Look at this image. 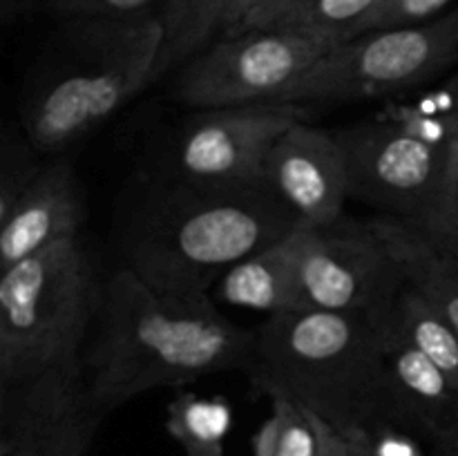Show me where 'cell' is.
Masks as SVG:
<instances>
[{
  "mask_svg": "<svg viewBox=\"0 0 458 456\" xmlns=\"http://www.w3.org/2000/svg\"><path fill=\"white\" fill-rule=\"evenodd\" d=\"M253 353L255 331L228 320L213 298L159 293L121 266L103 291L83 371L98 410L110 414L155 389L249 371Z\"/></svg>",
  "mask_w": 458,
  "mask_h": 456,
  "instance_id": "1",
  "label": "cell"
},
{
  "mask_svg": "<svg viewBox=\"0 0 458 456\" xmlns=\"http://www.w3.org/2000/svg\"><path fill=\"white\" fill-rule=\"evenodd\" d=\"M253 384L344 434L407 420L387 360V325L353 313H280L255 331Z\"/></svg>",
  "mask_w": 458,
  "mask_h": 456,
  "instance_id": "2",
  "label": "cell"
},
{
  "mask_svg": "<svg viewBox=\"0 0 458 456\" xmlns=\"http://www.w3.org/2000/svg\"><path fill=\"white\" fill-rule=\"evenodd\" d=\"M298 226L268 183L210 188L173 179L130 217L123 266L159 293L213 298L228 268Z\"/></svg>",
  "mask_w": 458,
  "mask_h": 456,
  "instance_id": "3",
  "label": "cell"
},
{
  "mask_svg": "<svg viewBox=\"0 0 458 456\" xmlns=\"http://www.w3.org/2000/svg\"><path fill=\"white\" fill-rule=\"evenodd\" d=\"M159 18L92 22L38 70L22 98V134L58 156L159 80Z\"/></svg>",
  "mask_w": 458,
  "mask_h": 456,
  "instance_id": "4",
  "label": "cell"
},
{
  "mask_svg": "<svg viewBox=\"0 0 458 456\" xmlns=\"http://www.w3.org/2000/svg\"><path fill=\"white\" fill-rule=\"evenodd\" d=\"M103 291L81 237L0 271V392L81 369Z\"/></svg>",
  "mask_w": 458,
  "mask_h": 456,
  "instance_id": "5",
  "label": "cell"
},
{
  "mask_svg": "<svg viewBox=\"0 0 458 456\" xmlns=\"http://www.w3.org/2000/svg\"><path fill=\"white\" fill-rule=\"evenodd\" d=\"M458 58V7L423 25L360 34L327 52L277 103L389 97L419 88Z\"/></svg>",
  "mask_w": 458,
  "mask_h": 456,
  "instance_id": "6",
  "label": "cell"
},
{
  "mask_svg": "<svg viewBox=\"0 0 458 456\" xmlns=\"http://www.w3.org/2000/svg\"><path fill=\"white\" fill-rule=\"evenodd\" d=\"M335 45L334 36L307 27L219 36L182 65L174 97L192 110L277 103Z\"/></svg>",
  "mask_w": 458,
  "mask_h": 456,
  "instance_id": "7",
  "label": "cell"
},
{
  "mask_svg": "<svg viewBox=\"0 0 458 456\" xmlns=\"http://www.w3.org/2000/svg\"><path fill=\"white\" fill-rule=\"evenodd\" d=\"M335 134L347 159L349 197L441 235L450 186L447 148L392 121L353 125Z\"/></svg>",
  "mask_w": 458,
  "mask_h": 456,
  "instance_id": "8",
  "label": "cell"
},
{
  "mask_svg": "<svg viewBox=\"0 0 458 456\" xmlns=\"http://www.w3.org/2000/svg\"><path fill=\"white\" fill-rule=\"evenodd\" d=\"M298 284L302 308L387 325L407 280L369 224L343 217L331 226H300Z\"/></svg>",
  "mask_w": 458,
  "mask_h": 456,
  "instance_id": "9",
  "label": "cell"
},
{
  "mask_svg": "<svg viewBox=\"0 0 458 456\" xmlns=\"http://www.w3.org/2000/svg\"><path fill=\"white\" fill-rule=\"evenodd\" d=\"M300 121H307V110L295 103L197 110L174 141L173 179L210 188L267 183L268 155Z\"/></svg>",
  "mask_w": 458,
  "mask_h": 456,
  "instance_id": "10",
  "label": "cell"
},
{
  "mask_svg": "<svg viewBox=\"0 0 458 456\" xmlns=\"http://www.w3.org/2000/svg\"><path fill=\"white\" fill-rule=\"evenodd\" d=\"M0 456H88L106 411L83 367L0 392Z\"/></svg>",
  "mask_w": 458,
  "mask_h": 456,
  "instance_id": "11",
  "label": "cell"
},
{
  "mask_svg": "<svg viewBox=\"0 0 458 456\" xmlns=\"http://www.w3.org/2000/svg\"><path fill=\"white\" fill-rule=\"evenodd\" d=\"M264 182L300 226H331L344 217L349 170L335 132L300 121L286 130L267 161Z\"/></svg>",
  "mask_w": 458,
  "mask_h": 456,
  "instance_id": "12",
  "label": "cell"
},
{
  "mask_svg": "<svg viewBox=\"0 0 458 456\" xmlns=\"http://www.w3.org/2000/svg\"><path fill=\"white\" fill-rule=\"evenodd\" d=\"M83 219V190L74 165L52 156L16 204L0 215V271L81 237Z\"/></svg>",
  "mask_w": 458,
  "mask_h": 456,
  "instance_id": "13",
  "label": "cell"
},
{
  "mask_svg": "<svg viewBox=\"0 0 458 456\" xmlns=\"http://www.w3.org/2000/svg\"><path fill=\"white\" fill-rule=\"evenodd\" d=\"M387 360L403 414L438 456H458V383L387 329Z\"/></svg>",
  "mask_w": 458,
  "mask_h": 456,
  "instance_id": "14",
  "label": "cell"
},
{
  "mask_svg": "<svg viewBox=\"0 0 458 456\" xmlns=\"http://www.w3.org/2000/svg\"><path fill=\"white\" fill-rule=\"evenodd\" d=\"M419 291L458 334V244L405 219L380 215L367 222Z\"/></svg>",
  "mask_w": 458,
  "mask_h": 456,
  "instance_id": "15",
  "label": "cell"
},
{
  "mask_svg": "<svg viewBox=\"0 0 458 456\" xmlns=\"http://www.w3.org/2000/svg\"><path fill=\"white\" fill-rule=\"evenodd\" d=\"M300 226L228 268L215 284L213 300L267 317L300 311Z\"/></svg>",
  "mask_w": 458,
  "mask_h": 456,
  "instance_id": "16",
  "label": "cell"
},
{
  "mask_svg": "<svg viewBox=\"0 0 458 456\" xmlns=\"http://www.w3.org/2000/svg\"><path fill=\"white\" fill-rule=\"evenodd\" d=\"M237 0H168L161 13L164 45L159 79L173 67H182L224 34Z\"/></svg>",
  "mask_w": 458,
  "mask_h": 456,
  "instance_id": "17",
  "label": "cell"
},
{
  "mask_svg": "<svg viewBox=\"0 0 458 456\" xmlns=\"http://www.w3.org/2000/svg\"><path fill=\"white\" fill-rule=\"evenodd\" d=\"M387 329L458 383V334L410 284L403 289L387 320Z\"/></svg>",
  "mask_w": 458,
  "mask_h": 456,
  "instance_id": "18",
  "label": "cell"
},
{
  "mask_svg": "<svg viewBox=\"0 0 458 456\" xmlns=\"http://www.w3.org/2000/svg\"><path fill=\"white\" fill-rule=\"evenodd\" d=\"M233 411L224 398H204L192 392L174 396L165 414V429L186 456H226L224 438Z\"/></svg>",
  "mask_w": 458,
  "mask_h": 456,
  "instance_id": "19",
  "label": "cell"
},
{
  "mask_svg": "<svg viewBox=\"0 0 458 456\" xmlns=\"http://www.w3.org/2000/svg\"><path fill=\"white\" fill-rule=\"evenodd\" d=\"M380 3L383 0H311L273 27H307L344 43L353 38L358 25L376 12Z\"/></svg>",
  "mask_w": 458,
  "mask_h": 456,
  "instance_id": "20",
  "label": "cell"
},
{
  "mask_svg": "<svg viewBox=\"0 0 458 456\" xmlns=\"http://www.w3.org/2000/svg\"><path fill=\"white\" fill-rule=\"evenodd\" d=\"M34 155H40L30 139L22 134V139H4L3 146V168H0V215L7 213L18 197L27 190L36 174L40 173L43 164L34 159Z\"/></svg>",
  "mask_w": 458,
  "mask_h": 456,
  "instance_id": "21",
  "label": "cell"
},
{
  "mask_svg": "<svg viewBox=\"0 0 458 456\" xmlns=\"http://www.w3.org/2000/svg\"><path fill=\"white\" fill-rule=\"evenodd\" d=\"M271 405L280 411L282 418L276 456H318L320 436L316 416L289 398H271Z\"/></svg>",
  "mask_w": 458,
  "mask_h": 456,
  "instance_id": "22",
  "label": "cell"
},
{
  "mask_svg": "<svg viewBox=\"0 0 458 456\" xmlns=\"http://www.w3.org/2000/svg\"><path fill=\"white\" fill-rule=\"evenodd\" d=\"M452 0H383L376 12H371L365 21L358 25L353 38L360 34L380 30H396V27L423 25L443 16Z\"/></svg>",
  "mask_w": 458,
  "mask_h": 456,
  "instance_id": "23",
  "label": "cell"
},
{
  "mask_svg": "<svg viewBox=\"0 0 458 456\" xmlns=\"http://www.w3.org/2000/svg\"><path fill=\"white\" fill-rule=\"evenodd\" d=\"M280 3L282 0H237L222 36H235L250 30H262V27L271 22L273 13H276Z\"/></svg>",
  "mask_w": 458,
  "mask_h": 456,
  "instance_id": "24",
  "label": "cell"
},
{
  "mask_svg": "<svg viewBox=\"0 0 458 456\" xmlns=\"http://www.w3.org/2000/svg\"><path fill=\"white\" fill-rule=\"evenodd\" d=\"M316 425L318 436H320V450H318V456H365L362 438L358 436V434L340 432L334 425L322 420L320 416H316Z\"/></svg>",
  "mask_w": 458,
  "mask_h": 456,
  "instance_id": "25",
  "label": "cell"
},
{
  "mask_svg": "<svg viewBox=\"0 0 458 456\" xmlns=\"http://www.w3.org/2000/svg\"><path fill=\"white\" fill-rule=\"evenodd\" d=\"M280 429H282L280 411L271 405V414H268V418L259 425L253 441H250L253 456H276L277 443H280Z\"/></svg>",
  "mask_w": 458,
  "mask_h": 456,
  "instance_id": "26",
  "label": "cell"
},
{
  "mask_svg": "<svg viewBox=\"0 0 458 456\" xmlns=\"http://www.w3.org/2000/svg\"><path fill=\"white\" fill-rule=\"evenodd\" d=\"M441 237L458 244V161H450V186H447L445 219H443Z\"/></svg>",
  "mask_w": 458,
  "mask_h": 456,
  "instance_id": "27",
  "label": "cell"
},
{
  "mask_svg": "<svg viewBox=\"0 0 458 456\" xmlns=\"http://www.w3.org/2000/svg\"><path fill=\"white\" fill-rule=\"evenodd\" d=\"M447 130V146H450L452 161H458V79L452 83L450 94H447V106L443 110Z\"/></svg>",
  "mask_w": 458,
  "mask_h": 456,
  "instance_id": "28",
  "label": "cell"
},
{
  "mask_svg": "<svg viewBox=\"0 0 458 456\" xmlns=\"http://www.w3.org/2000/svg\"><path fill=\"white\" fill-rule=\"evenodd\" d=\"M307 3H311V0H282V3L277 4L276 13H273L271 22H268L267 27L277 25V22H282V21H284V18H289L291 13H295V12H298V9H302ZM262 30H264V27H262Z\"/></svg>",
  "mask_w": 458,
  "mask_h": 456,
  "instance_id": "29",
  "label": "cell"
},
{
  "mask_svg": "<svg viewBox=\"0 0 458 456\" xmlns=\"http://www.w3.org/2000/svg\"><path fill=\"white\" fill-rule=\"evenodd\" d=\"M358 436H360V434H358ZM362 447H365V445H362ZM365 456H367V452H365Z\"/></svg>",
  "mask_w": 458,
  "mask_h": 456,
  "instance_id": "30",
  "label": "cell"
}]
</instances>
